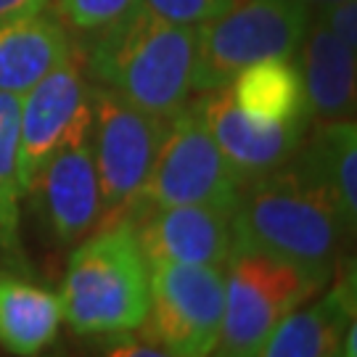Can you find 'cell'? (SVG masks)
<instances>
[{
  "label": "cell",
  "mask_w": 357,
  "mask_h": 357,
  "mask_svg": "<svg viewBox=\"0 0 357 357\" xmlns=\"http://www.w3.org/2000/svg\"><path fill=\"white\" fill-rule=\"evenodd\" d=\"M233 249L291 262L323 283L331 281L347 225L333 202L291 159L243 183L230 212Z\"/></svg>",
  "instance_id": "obj_1"
},
{
  "label": "cell",
  "mask_w": 357,
  "mask_h": 357,
  "mask_svg": "<svg viewBox=\"0 0 357 357\" xmlns=\"http://www.w3.org/2000/svg\"><path fill=\"white\" fill-rule=\"evenodd\" d=\"M196 26L159 19L141 3L96 32L88 75L153 116H175L191 101Z\"/></svg>",
  "instance_id": "obj_2"
},
{
  "label": "cell",
  "mask_w": 357,
  "mask_h": 357,
  "mask_svg": "<svg viewBox=\"0 0 357 357\" xmlns=\"http://www.w3.org/2000/svg\"><path fill=\"white\" fill-rule=\"evenodd\" d=\"M61 318L79 333L132 331L151 305L149 262L132 222H116L79 243L61 286Z\"/></svg>",
  "instance_id": "obj_3"
},
{
  "label": "cell",
  "mask_w": 357,
  "mask_h": 357,
  "mask_svg": "<svg viewBox=\"0 0 357 357\" xmlns=\"http://www.w3.org/2000/svg\"><path fill=\"white\" fill-rule=\"evenodd\" d=\"M312 8L299 0H233L196 26L193 93L225 88L241 69L268 59H294Z\"/></svg>",
  "instance_id": "obj_4"
},
{
  "label": "cell",
  "mask_w": 357,
  "mask_h": 357,
  "mask_svg": "<svg viewBox=\"0 0 357 357\" xmlns=\"http://www.w3.org/2000/svg\"><path fill=\"white\" fill-rule=\"evenodd\" d=\"M225 273V312L215 357H257L283 315L326 283L275 257L233 249Z\"/></svg>",
  "instance_id": "obj_5"
},
{
  "label": "cell",
  "mask_w": 357,
  "mask_h": 357,
  "mask_svg": "<svg viewBox=\"0 0 357 357\" xmlns=\"http://www.w3.org/2000/svg\"><path fill=\"white\" fill-rule=\"evenodd\" d=\"M238 191L241 180L217 149L199 106L188 101L178 114L169 116L138 202H146L149 209L180 204L233 209Z\"/></svg>",
  "instance_id": "obj_6"
},
{
  "label": "cell",
  "mask_w": 357,
  "mask_h": 357,
  "mask_svg": "<svg viewBox=\"0 0 357 357\" xmlns=\"http://www.w3.org/2000/svg\"><path fill=\"white\" fill-rule=\"evenodd\" d=\"M90 141L101 185V212L112 215L138 202L169 119L143 112L103 85H90Z\"/></svg>",
  "instance_id": "obj_7"
},
{
  "label": "cell",
  "mask_w": 357,
  "mask_h": 357,
  "mask_svg": "<svg viewBox=\"0 0 357 357\" xmlns=\"http://www.w3.org/2000/svg\"><path fill=\"white\" fill-rule=\"evenodd\" d=\"M153 339L172 357H209L225 312V273L215 265L149 262Z\"/></svg>",
  "instance_id": "obj_8"
},
{
  "label": "cell",
  "mask_w": 357,
  "mask_h": 357,
  "mask_svg": "<svg viewBox=\"0 0 357 357\" xmlns=\"http://www.w3.org/2000/svg\"><path fill=\"white\" fill-rule=\"evenodd\" d=\"M90 82L75 53L22 96L19 191L32 193L43 167L66 143L90 135Z\"/></svg>",
  "instance_id": "obj_9"
},
{
  "label": "cell",
  "mask_w": 357,
  "mask_h": 357,
  "mask_svg": "<svg viewBox=\"0 0 357 357\" xmlns=\"http://www.w3.org/2000/svg\"><path fill=\"white\" fill-rule=\"evenodd\" d=\"M199 96L202 98L196 101V106L204 116L217 149L222 151L241 185L286 165L302 146L310 128V116L294 122H262L243 114L228 96V88H217Z\"/></svg>",
  "instance_id": "obj_10"
},
{
  "label": "cell",
  "mask_w": 357,
  "mask_h": 357,
  "mask_svg": "<svg viewBox=\"0 0 357 357\" xmlns=\"http://www.w3.org/2000/svg\"><path fill=\"white\" fill-rule=\"evenodd\" d=\"M225 206H159L135 228L146 262H185L225 268L233 252V228Z\"/></svg>",
  "instance_id": "obj_11"
},
{
  "label": "cell",
  "mask_w": 357,
  "mask_h": 357,
  "mask_svg": "<svg viewBox=\"0 0 357 357\" xmlns=\"http://www.w3.org/2000/svg\"><path fill=\"white\" fill-rule=\"evenodd\" d=\"M38 188L59 241H79L101 217V185L90 135L53 153L32 191Z\"/></svg>",
  "instance_id": "obj_12"
},
{
  "label": "cell",
  "mask_w": 357,
  "mask_h": 357,
  "mask_svg": "<svg viewBox=\"0 0 357 357\" xmlns=\"http://www.w3.org/2000/svg\"><path fill=\"white\" fill-rule=\"evenodd\" d=\"M296 56L310 116L320 122L349 119L355 112V51L342 45L312 13Z\"/></svg>",
  "instance_id": "obj_13"
},
{
  "label": "cell",
  "mask_w": 357,
  "mask_h": 357,
  "mask_svg": "<svg viewBox=\"0 0 357 357\" xmlns=\"http://www.w3.org/2000/svg\"><path fill=\"white\" fill-rule=\"evenodd\" d=\"M355 320V275L336 281L310 307H294L270 331L257 357H336L347 326Z\"/></svg>",
  "instance_id": "obj_14"
},
{
  "label": "cell",
  "mask_w": 357,
  "mask_h": 357,
  "mask_svg": "<svg viewBox=\"0 0 357 357\" xmlns=\"http://www.w3.org/2000/svg\"><path fill=\"white\" fill-rule=\"evenodd\" d=\"M72 38L45 11L0 22V90L24 96L32 85L72 56Z\"/></svg>",
  "instance_id": "obj_15"
},
{
  "label": "cell",
  "mask_w": 357,
  "mask_h": 357,
  "mask_svg": "<svg viewBox=\"0 0 357 357\" xmlns=\"http://www.w3.org/2000/svg\"><path fill=\"white\" fill-rule=\"evenodd\" d=\"M291 165L312 180L339 209L349 230L357 220V130L352 119L323 122Z\"/></svg>",
  "instance_id": "obj_16"
},
{
  "label": "cell",
  "mask_w": 357,
  "mask_h": 357,
  "mask_svg": "<svg viewBox=\"0 0 357 357\" xmlns=\"http://www.w3.org/2000/svg\"><path fill=\"white\" fill-rule=\"evenodd\" d=\"M61 326L59 294L0 275V344L19 357H35Z\"/></svg>",
  "instance_id": "obj_17"
},
{
  "label": "cell",
  "mask_w": 357,
  "mask_h": 357,
  "mask_svg": "<svg viewBox=\"0 0 357 357\" xmlns=\"http://www.w3.org/2000/svg\"><path fill=\"white\" fill-rule=\"evenodd\" d=\"M225 88L243 114L262 122H294L310 116L302 77L294 66V59H268L246 66Z\"/></svg>",
  "instance_id": "obj_18"
},
{
  "label": "cell",
  "mask_w": 357,
  "mask_h": 357,
  "mask_svg": "<svg viewBox=\"0 0 357 357\" xmlns=\"http://www.w3.org/2000/svg\"><path fill=\"white\" fill-rule=\"evenodd\" d=\"M19 125L22 96L0 90V230H16L19 217Z\"/></svg>",
  "instance_id": "obj_19"
},
{
  "label": "cell",
  "mask_w": 357,
  "mask_h": 357,
  "mask_svg": "<svg viewBox=\"0 0 357 357\" xmlns=\"http://www.w3.org/2000/svg\"><path fill=\"white\" fill-rule=\"evenodd\" d=\"M141 0H51L48 8L53 6V16L66 29L96 35L109 24L119 22Z\"/></svg>",
  "instance_id": "obj_20"
},
{
  "label": "cell",
  "mask_w": 357,
  "mask_h": 357,
  "mask_svg": "<svg viewBox=\"0 0 357 357\" xmlns=\"http://www.w3.org/2000/svg\"><path fill=\"white\" fill-rule=\"evenodd\" d=\"M233 0H141L143 8L180 26H202L228 8Z\"/></svg>",
  "instance_id": "obj_21"
},
{
  "label": "cell",
  "mask_w": 357,
  "mask_h": 357,
  "mask_svg": "<svg viewBox=\"0 0 357 357\" xmlns=\"http://www.w3.org/2000/svg\"><path fill=\"white\" fill-rule=\"evenodd\" d=\"M315 16L326 24V29L349 51H357V3L355 0H339L331 6L315 8Z\"/></svg>",
  "instance_id": "obj_22"
},
{
  "label": "cell",
  "mask_w": 357,
  "mask_h": 357,
  "mask_svg": "<svg viewBox=\"0 0 357 357\" xmlns=\"http://www.w3.org/2000/svg\"><path fill=\"white\" fill-rule=\"evenodd\" d=\"M101 357H172L162 347H151L128 331H114L103 339Z\"/></svg>",
  "instance_id": "obj_23"
},
{
  "label": "cell",
  "mask_w": 357,
  "mask_h": 357,
  "mask_svg": "<svg viewBox=\"0 0 357 357\" xmlns=\"http://www.w3.org/2000/svg\"><path fill=\"white\" fill-rule=\"evenodd\" d=\"M51 0H0V22L13 19V16H26V13L45 11Z\"/></svg>",
  "instance_id": "obj_24"
},
{
  "label": "cell",
  "mask_w": 357,
  "mask_h": 357,
  "mask_svg": "<svg viewBox=\"0 0 357 357\" xmlns=\"http://www.w3.org/2000/svg\"><path fill=\"white\" fill-rule=\"evenodd\" d=\"M339 355H342V357H357V326H355V320L347 326L344 336H342Z\"/></svg>",
  "instance_id": "obj_25"
},
{
  "label": "cell",
  "mask_w": 357,
  "mask_h": 357,
  "mask_svg": "<svg viewBox=\"0 0 357 357\" xmlns=\"http://www.w3.org/2000/svg\"><path fill=\"white\" fill-rule=\"evenodd\" d=\"M299 3H305V6H310V8L315 11V8H323V6H331V3H339V0H299Z\"/></svg>",
  "instance_id": "obj_26"
},
{
  "label": "cell",
  "mask_w": 357,
  "mask_h": 357,
  "mask_svg": "<svg viewBox=\"0 0 357 357\" xmlns=\"http://www.w3.org/2000/svg\"><path fill=\"white\" fill-rule=\"evenodd\" d=\"M336 357H342V355H336Z\"/></svg>",
  "instance_id": "obj_27"
}]
</instances>
